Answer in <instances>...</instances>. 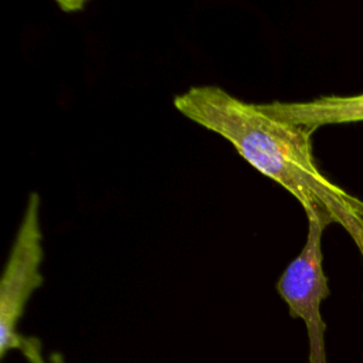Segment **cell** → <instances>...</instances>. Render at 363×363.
Returning <instances> with one entry per match:
<instances>
[{
    "instance_id": "obj_1",
    "label": "cell",
    "mask_w": 363,
    "mask_h": 363,
    "mask_svg": "<svg viewBox=\"0 0 363 363\" xmlns=\"http://www.w3.org/2000/svg\"><path fill=\"white\" fill-rule=\"evenodd\" d=\"M173 105L194 123L227 139L252 167L288 190L308 218L323 227L337 223L346 228L363 254V218L352 196L318 169L313 129L277 121L258 104L244 102L217 85L191 86L176 95Z\"/></svg>"
},
{
    "instance_id": "obj_2",
    "label": "cell",
    "mask_w": 363,
    "mask_h": 363,
    "mask_svg": "<svg viewBox=\"0 0 363 363\" xmlns=\"http://www.w3.org/2000/svg\"><path fill=\"white\" fill-rule=\"evenodd\" d=\"M43 258L40 196L31 191L0 279V359L21 346L24 336L17 332V325L33 292L43 285Z\"/></svg>"
},
{
    "instance_id": "obj_3",
    "label": "cell",
    "mask_w": 363,
    "mask_h": 363,
    "mask_svg": "<svg viewBox=\"0 0 363 363\" xmlns=\"http://www.w3.org/2000/svg\"><path fill=\"white\" fill-rule=\"evenodd\" d=\"M323 230L320 221L308 218L306 242L277 282V291L288 305L289 315L305 322L309 337V363H328L325 352L326 325L320 316V303L329 295L328 279L322 267Z\"/></svg>"
},
{
    "instance_id": "obj_4",
    "label": "cell",
    "mask_w": 363,
    "mask_h": 363,
    "mask_svg": "<svg viewBox=\"0 0 363 363\" xmlns=\"http://www.w3.org/2000/svg\"><path fill=\"white\" fill-rule=\"evenodd\" d=\"M259 108L277 121L316 130L319 126L363 121V94L328 95L308 102H268Z\"/></svg>"
},
{
    "instance_id": "obj_5",
    "label": "cell",
    "mask_w": 363,
    "mask_h": 363,
    "mask_svg": "<svg viewBox=\"0 0 363 363\" xmlns=\"http://www.w3.org/2000/svg\"><path fill=\"white\" fill-rule=\"evenodd\" d=\"M18 350L24 354V357L30 363H45V360L43 357V345L38 337L24 336ZM48 363H64L62 354L58 352H52L48 357Z\"/></svg>"
},
{
    "instance_id": "obj_6",
    "label": "cell",
    "mask_w": 363,
    "mask_h": 363,
    "mask_svg": "<svg viewBox=\"0 0 363 363\" xmlns=\"http://www.w3.org/2000/svg\"><path fill=\"white\" fill-rule=\"evenodd\" d=\"M352 203H353V206H354L356 211L359 213V216L363 218V201H360V200H357V199L352 197Z\"/></svg>"
}]
</instances>
